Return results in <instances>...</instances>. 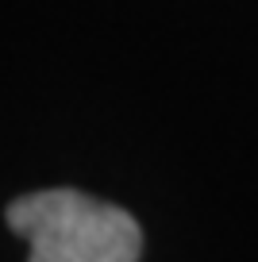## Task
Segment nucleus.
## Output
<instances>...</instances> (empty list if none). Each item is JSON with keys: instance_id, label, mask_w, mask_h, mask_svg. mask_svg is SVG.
Returning <instances> with one entry per match:
<instances>
[{"instance_id": "f257e3e1", "label": "nucleus", "mask_w": 258, "mask_h": 262, "mask_svg": "<svg viewBox=\"0 0 258 262\" xmlns=\"http://www.w3.org/2000/svg\"><path fill=\"white\" fill-rule=\"evenodd\" d=\"M8 228L27 239V262H139L135 216L77 189H42L8 205Z\"/></svg>"}]
</instances>
